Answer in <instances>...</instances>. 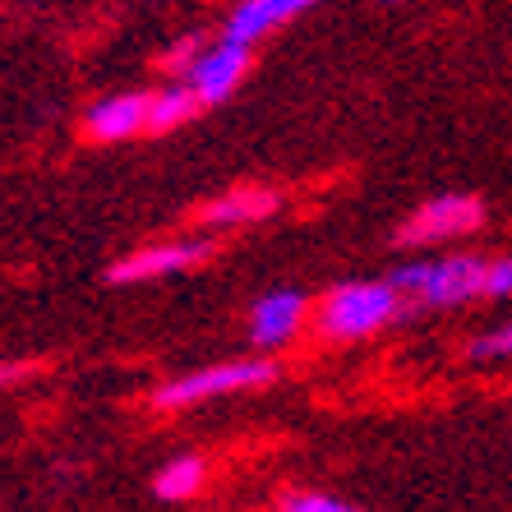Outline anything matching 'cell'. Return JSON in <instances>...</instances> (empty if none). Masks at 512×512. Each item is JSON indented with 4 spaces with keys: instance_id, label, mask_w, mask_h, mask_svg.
<instances>
[{
    "instance_id": "obj_17",
    "label": "cell",
    "mask_w": 512,
    "mask_h": 512,
    "mask_svg": "<svg viewBox=\"0 0 512 512\" xmlns=\"http://www.w3.org/2000/svg\"><path fill=\"white\" fill-rule=\"evenodd\" d=\"M24 374H28V365H0V388L14 379H24Z\"/></svg>"
},
{
    "instance_id": "obj_11",
    "label": "cell",
    "mask_w": 512,
    "mask_h": 512,
    "mask_svg": "<svg viewBox=\"0 0 512 512\" xmlns=\"http://www.w3.org/2000/svg\"><path fill=\"white\" fill-rule=\"evenodd\" d=\"M199 111V97L190 93V84H167L157 88V93H148V120H143V134H167L176 130V125H185V120Z\"/></svg>"
},
{
    "instance_id": "obj_12",
    "label": "cell",
    "mask_w": 512,
    "mask_h": 512,
    "mask_svg": "<svg viewBox=\"0 0 512 512\" xmlns=\"http://www.w3.org/2000/svg\"><path fill=\"white\" fill-rule=\"evenodd\" d=\"M203 480H208V462L194 457V453H185V457H171V462L157 471L153 489H157V499L185 503V499H194V494L203 489Z\"/></svg>"
},
{
    "instance_id": "obj_14",
    "label": "cell",
    "mask_w": 512,
    "mask_h": 512,
    "mask_svg": "<svg viewBox=\"0 0 512 512\" xmlns=\"http://www.w3.org/2000/svg\"><path fill=\"white\" fill-rule=\"evenodd\" d=\"M282 512H356V508H346L333 494H291V499L282 503Z\"/></svg>"
},
{
    "instance_id": "obj_10",
    "label": "cell",
    "mask_w": 512,
    "mask_h": 512,
    "mask_svg": "<svg viewBox=\"0 0 512 512\" xmlns=\"http://www.w3.org/2000/svg\"><path fill=\"white\" fill-rule=\"evenodd\" d=\"M273 213H277L273 190H263V185H240V190H227L222 199L203 203L199 222L222 231V227H254V222H263V217H273Z\"/></svg>"
},
{
    "instance_id": "obj_1",
    "label": "cell",
    "mask_w": 512,
    "mask_h": 512,
    "mask_svg": "<svg viewBox=\"0 0 512 512\" xmlns=\"http://www.w3.org/2000/svg\"><path fill=\"white\" fill-rule=\"evenodd\" d=\"M397 314H402V291L393 282H342L319 300L314 328L328 342H356L388 328Z\"/></svg>"
},
{
    "instance_id": "obj_13",
    "label": "cell",
    "mask_w": 512,
    "mask_h": 512,
    "mask_svg": "<svg viewBox=\"0 0 512 512\" xmlns=\"http://www.w3.org/2000/svg\"><path fill=\"white\" fill-rule=\"evenodd\" d=\"M471 356H476V360H503V356H512V323H503V328H494V333L476 337V342H471Z\"/></svg>"
},
{
    "instance_id": "obj_3",
    "label": "cell",
    "mask_w": 512,
    "mask_h": 512,
    "mask_svg": "<svg viewBox=\"0 0 512 512\" xmlns=\"http://www.w3.org/2000/svg\"><path fill=\"white\" fill-rule=\"evenodd\" d=\"M273 374H277V365L263 356L203 365V370L176 374L162 388H153V406L157 411H185V406H199L208 397H231V393H245V388H263V383H273Z\"/></svg>"
},
{
    "instance_id": "obj_16",
    "label": "cell",
    "mask_w": 512,
    "mask_h": 512,
    "mask_svg": "<svg viewBox=\"0 0 512 512\" xmlns=\"http://www.w3.org/2000/svg\"><path fill=\"white\" fill-rule=\"evenodd\" d=\"M199 51H203V42H199V37H185V42H176V47H171V56H167V70L180 79V74L190 70V60L199 56Z\"/></svg>"
},
{
    "instance_id": "obj_7",
    "label": "cell",
    "mask_w": 512,
    "mask_h": 512,
    "mask_svg": "<svg viewBox=\"0 0 512 512\" xmlns=\"http://www.w3.org/2000/svg\"><path fill=\"white\" fill-rule=\"evenodd\" d=\"M305 314H310V305H305L300 291H268V296L254 300L250 310V342L259 351L291 346L300 337V328H305Z\"/></svg>"
},
{
    "instance_id": "obj_6",
    "label": "cell",
    "mask_w": 512,
    "mask_h": 512,
    "mask_svg": "<svg viewBox=\"0 0 512 512\" xmlns=\"http://www.w3.org/2000/svg\"><path fill=\"white\" fill-rule=\"evenodd\" d=\"M208 254H213V240H203V236H194V240H162V245H148V250H134V254H125L120 263H111L107 282H116V286L157 282V277L199 268Z\"/></svg>"
},
{
    "instance_id": "obj_5",
    "label": "cell",
    "mask_w": 512,
    "mask_h": 512,
    "mask_svg": "<svg viewBox=\"0 0 512 512\" xmlns=\"http://www.w3.org/2000/svg\"><path fill=\"white\" fill-rule=\"evenodd\" d=\"M485 222V203L476 194H439V199L420 203L411 222L402 227V245H434V240L466 236Z\"/></svg>"
},
{
    "instance_id": "obj_15",
    "label": "cell",
    "mask_w": 512,
    "mask_h": 512,
    "mask_svg": "<svg viewBox=\"0 0 512 512\" xmlns=\"http://www.w3.org/2000/svg\"><path fill=\"white\" fill-rule=\"evenodd\" d=\"M485 296L489 300H508L512 296V259H489V268H485Z\"/></svg>"
},
{
    "instance_id": "obj_2",
    "label": "cell",
    "mask_w": 512,
    "mask_h": 512,
    "mask_svg": "<svg viewBox=\"0 0 512 512\" xmlns=\"http://www.w3.org/2000/svg\"><path fill=\"white\" fill-rule=\"evenodd\" d=\"M485 268L489 259H476V254H443V259L402 263L388 282L402 296H416L420 305L439 310V305H466V300L485 296Z\"/></svg>"
},
{
    "instance_id": "obj_9",
    "label": "cell",
    "mask_w": 512,
    "mask_h": 512,
    "mask_svg": "<svg viewBox=\"0 0 512 512\" xmlns=\"http://www.w3.org/2000/svg\"><path fill=\"white\" fill-rule=\"evenodd\" d=\"M310 5H319V0H240L236 10L227 14V33L222 37L240 42V47H254V42H263L282 24H291L296 14H305Z\"/></svg>"
},
{
    "instance_id": "obj_8",
    "label": "cell",
    "mask_w": 512,
    "mask_h": 512,
    "mask_svg": "<svg viewBox=\"0 0 512 512\" xmlns=\"http://www.w3.org/2000/svg\"><path fill=\"white\" fill-rule=\"evenodd\" d=\"M148 120V93H111L84 111V134L97 143H120L143 134Z\"/></svg>"
},
{
    "instance_id": "obj_4",
    "label": "cell",
    "mask_w": 512,
    "mask_h": 512,
    "mask_svg": "<svg viewBox=\"0 0 512 512\" xmlns=\"http://www.w3.org/2000/svg\"><path fill=\"white\" fill-rule=\"evenodd\" d=\"M245 74H250V47L222 37V42L203 47L190 60V70L180 74V84H190V93L199 97V107H217V102H227L236 93Z\"/></svg>"
},
{
    "instance_id": "obj_18",
    "label": "cell",
    "mask_w": 512,
    "mask_h": 512,
    "mask_svg": "<svg viewBox=\"0 0 512 512\" xmlns=\"http://www.w3.org/2000/svg\"><path fill=\"white\" fill-rule=\"evenodd\" d=\"M388 5H397V0H388Z\"/></svg>"
}]
</instances>
